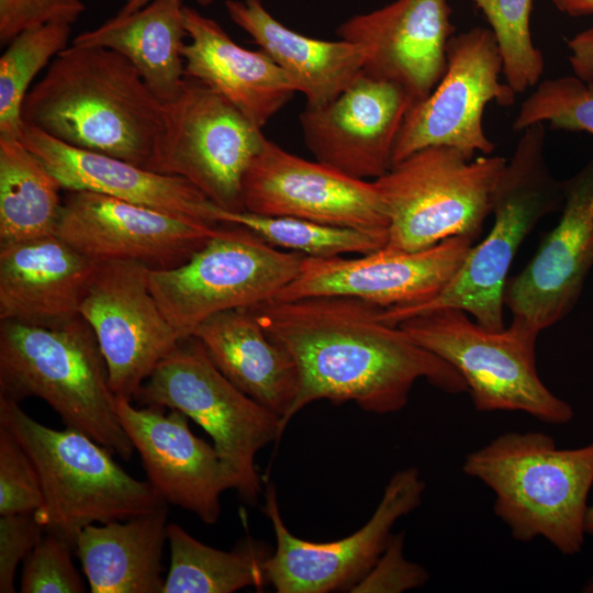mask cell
I'll list each match as a JSON object with an SVG mask.
<instances>
[{"label": "cell", "instance_id": "cell-1", "mask_svg": "<svg viewBox=\"0 0 593 593\" xmlns=\"http://www.w3.org/2000/svg\"><path fill=\"white\" fill-rule=\"evenodd\" d=\"M251 310L299 372V392L281 422L282 434L302 409L318 400L354 402L368 413L390 414L406 406L419 379L449 394L468 392L449 362L383 321L381 307L360 299L269 300Z\"/></svg>", "mask_w": 593, "mask_h": 593}, {"label": "cell", "instance_id": "cell-2", "mask_svg": "<svg viewBox=\"0 0 593 593\" xmlns=\"http://www.w3.org/2000/svg\"><path fill=\"white\" fill-rule=\"evenodd\" d=\"M21 116L70 146L150 170L166 107L122 54L71 45L30 89Z\"/></svg>", "mask_w": 593, "mask_h": 593}, {"label": "cell", "instance_id": "cell-3", "mask_svg": "<svg viewBox=\"0 0 593 593\" xmlns=\"http://www.w3.org/2000/svg\"><path fill=\"white\" fill-rule=\"evenodd\" d=\"M0 398L42 399L66 427L124 460L133 455L104 357L81 316L56 326L0 321Z\"/></svg>", "mask_w": 593, "mask_h": 593}, {"label": "cell", "instance_id": "cell-4", "mask_svg": "<svg viewBox=\"0 0 593 593\" xmlns=\"http://www.w3.org/2000/svg\"><path fill=\"white\" fill-rule=\"evenodd\" d=\"M462 470L494 492V513L516 540L542 537L562 555L581 551L593 441L559 449L544 433L508 432L467 455Z\"/></svg>", "mask_w": 593, "mask_h": 593}, {"label": "cell", "instance_id": "cell-5", "mask_svg": "<svg viewBox=\"0 0 593 593\" xmlns=\"http://www.w3.org/2000/svg\"><path fill=\"white\" fill-rule=\"evenodd\" d=\"M545 141L544 123L523 131L493 191V225L482 242L472 245L446 287L425 303L381 309L383 321L399 325L432 311L458 309L486 328L505 327L504 290L513 259L536 225L563 205V180L550 171Z\"/></svg>", "mask_w": 593, "mask_h": 593}, {"label": "cell", "instance_id": "cell-6", "mask_svg": "<svg viewBox=\"0 0 593 593\" xmlns=\"http://www.w3.org/2000/svg\"><path fill=\"white\" fill-rule=\"evenodd\" d=\"M0 426L18 439L38 473L44 502L34 512L36 518L46 533L74 549L86 526L130 519L166 503L149 481L130 475L110 450L85 433L47 427L4 398Z\"/></svg>", "mask_w": 593, "mask_h": 593}, {"label": "cell", "instance_id": "cell-7", "mask_svg": "<svg viewBox=\"0 0 593 593\" xmlns=\"http://www.w3.org/2000/svg\"><path fill=\"white\" fill-rule=\"evenodd\" d=\"M399 326L419 346L449 362L463 378L479 412H524L548 424H567L572 406L540 380L536 365L539 333L512 320L490 329L467 312L441 309Z\"/></svg>", "mask_w": 593, "mask_h": 593}, {"label": "cell", "instance_id": "cell-8", "mask_svg": "<svg viewBox=\"0 0 593 593\" xmlns=\"http://www.w3.org/2000/svg\"><path fill=\"white\" fill-rule=\"evenodd\" d=\"M502 156L468 158L448 146L419 149L374 181L389 215L384 248L417 251L447 238L473 242L491 214Z\"/></svg>", "mask_w": 593, "mask_h": 593}, {"label": "cell", "instance_id": "cell-9", "mask_svg": "<svg viewBox=\"0 0 593 593\" xmlns=\"http://www.w3.org/2000/svg\"><path fill=\"white\" fill-rule=\"evenodd\" d=\"M134 400L182 412L209 434L232 489L249 505L259 500L257 452L282 436L280 417L236 388L194 336L182 338L155 367Z\"/></svg>", "mask_w": 593, "mask_h": 593}, {"label": "cell", "instance_id": "cell-10", "mask_svg": "<svg viewBox=\"0 0 593 593\" xmlns=\"http://www.w3.org/2000/svg\"><path fill=\"white\" fill-rule=\"evenodd\" d=\"M232 226L220 227L183 264L149 269V289L183 338L217 313L273 299L300 270L304 255L283 251L243 226Z\"/></svg>", "mask_w": 593, "mask_h": 593}, {"label": "cell", "instance_id": "cell-11", "mask_svg": "<svg viewBox=\"0 0 593 593\" xmlns=\"http://www.w3.org/2000/svg\"><path fill=\"white\" fill-rule=\"evenodd\" d=\"M165 107V131L150 170L184 178L225 211H244L243 180L267 138L261 128L188 76Z\"/></svg>", "mask_w": 593, "mask_h": 593}, {"label": "cell", "instance_id": "cell-12", "mask_svg": "<svg viewBox=\"0 0 593 593\" xmlns=\"http://www.w3.org/2000/svg\"><path fill=\"white\" fill-rule=\"evenodd\" d=\"M503 59L491 29L474 26L454 34L446 69L434 90L411 105L393 150V165L430 146H448L468 158L492 155L483 114L488 103L510 107L516 93L501 82ZM392 165V166H393Z\"/></svg>", "mask_w": 593, "mask_h": 593}, {"label": "cell", "instance_id": "cell-13", "mask_svg": "<svg viewBox=\"0 0 593 593\" xmlns=\"http://www.w3.org/2000/svg\"><path fill=\"white\" fill-rule=\"evenodd\" d=\"M425 488L416 468L396 472L361 528L342 539L316 542L291 534L282 519L276 489L267 482L262 512L276 538V549L266 561L268 583L278 593L349 591L378 560L396 521L421 505Z\"/></svg>", "mask_w": 593, "mask_h": 593}, {"label": "cell", "instance_id": "cell-14", "mask_svg": "<svg viewBox=\"0 0 593 593\" xmlns=\"http://www.w3.org/2000/svg\"><path fill=\"white\" fill-rule=\"evenodd\" d=\"M149 269L135 260L98 262L80 305V316L104 357L113 393L131 401L183 338L149 289Z\"/></svg>", "mask_w": 593, "mask_h": 593}, {"label": "cell", "instance_id": "cell-15", "mask_svg": "<svg viewBox=\"0 0 593 593\" xmlns=\"http://www.w3.org/2000/svg\"><path fill=\"white\" fill-rule=\"evenodd\" d=\"M244 211L388 234L389 215L373 180L307 160L266 138L242 186Z\"/></svg>", "mask_w": 593, "mask_h": 593}, {"label": "cell", "instance_id": "cell-16", "mask_svg": "<svg viewBox=\"0 0 593 593\" xmlns=\"http://www.w3.org/2000/svg\"><path fill=\"white\" fill-rule=\"evenodd\" d=\"M221 225L97 192L67 191L56 235L96 262L135 260L168 269L187 261Z\"/></svg>", "mask_w": 593, "mask_h": 593}, {"label": "cell", "instance_id": "cell-17", "mask_svg": "<svg viewBox=\"0 0 593 593\" xmlns=\"http://www.w3.org/2000/svg\"><path fill=\"white\" fill-rule=\"evenodd\" d=\"M473 244L456 236L417 251L383 247L357 258L304 257L294 279L271 300L340 295L381 309L418 305L446 287Z\"/></svg>", "mask_w": 593, "mask_h": 593}, {"label": "cell", "instance_id": "cell-18", "mask_svg": "<svg viewBox=\"0 0 593 593\" xmlns=\"http://www.w3.org/2000/svg\"><path fill=\"white\" fill-rule=\"evenodd\" d=\"M528 264L507 279L504 306L539 334L574 309L593 269V157L563 180V205Z\"/></svg>", "mask_w": 593, "mask_h": 593}, {"label": "cell", "instance_id": "cell-19", "mask_svg": "<svg viewBox=\"0 0 593 593\" xmlns=\"http://www.w3.org/2000/svg\"><path fill=\"white\" fill-rule=\"evenodd\" d=\"M413 104L400 85L361 71L333 101L300 114L315 160L348 176L376 180L393 165V150Z\"/></svg>", "mask_w": 593, "mask_h": 593}, {"label": "cell", "instance_id": "cell-20", "mask_svg": "<svg viewBox=\"0 0 593 593\" xmlns=\"http://www.w3.org/2000/svg\"><path fill=\"white\" fill-rule=\"evenodd\" d=\"M448 0H394L356 14L336 30L365 51L362 71L403 87L413 103L424 100L446 69V48L456 26Z\"/></svg>", "mask_w": 593, "mask_h": 593}, {"label": "cell", "instance_id": "cell-21", "mask_svg": "<svg viewBox=\"0 0 593 593\" xmlns=\"http://www.w3.org/2000/svg\"><path fill=\"white\" fill-rule=\"evenodd\" d=\"M116 407L148 481L161 499L205 524H215L221 495L232 485L214 446L197 437L188 416L178 410L165 414L160 406L137 409L124 398H118Z\"/></svg>", "mask_w": 593, "mask_h": 593}, {"label": "cell", "instance_id": "cell-22", "mask_svg": "<svg viewBox=\"0 0 593 593\" xmlns=\"http://www.w3.org/2000/svg\"><path fill=\"white\" fill-rule=\"evenodd\" d=\"M18 138L66 191H91L172 215L220 225L223 210L182 177L70 146L23 122Z\"/></svg>", "mask_w": 593, "mask_h": 593}, {"label": "cell", "instance_id": "cell-23", "mask_svg": "<svg viewBox=\"0 0 593 593\" xmlns=\"http://www.w3.org/2000/svg\"><path fill=\"white\" fill-rule=\"evenodd\" d=\"M97 266L56 234L0 246V321L56 326L80 316Z\"/></svg>", "mask_w": 593, "mask_h": 593}, {"label": "cell", "instance_id": "cell-24", "mask_svg": "<svg viewBox=\"0 0 593 593\" xmlns=\"http://www.w3.org/2000/svg\"><path fill=\"white\" fill-rule=\"evenodd\" d=\"M190 38L182 47L184 74L206 85L261 128L295 93L279 66L262 51L235 43L214 20L184 5Z\"/></svg>", "mask_w": 593, "mask_h": 593}, {"label": "cell", "instance_id": "cell-25", "mask_svg": "<svg viewBox=\"0 0 593 593\" xmlns=\"http://www.w3.org/2000/svg\"><path fill=\"white\" fill-rule=\"evenodd\" d=\"M231 20L244 30L283 71L306 107L336 99L362 71L365 51L338 38L325 41L302 35L275 19L261 0H226Z\"/></svg>", "mask_w": 593, "mask_h": 593}, {"label": "cell", "instance_id": "cell-26", "mask_svg": "<svg viewBox=\"0 0 593 593\" xmlns=\"http://www.w3.org/2000/svg\"><path fill=\"white\" fill-rule=\"evenodd\" d=\"M192 336L236 388L282 422L299 392L298 368L291 355L266 333L251 309L217 313L202 322Z\"/></svg>", "mask_w": 593, "mask_h": 593}, {"label": "cell", "instance_id": "cell-27", "mask_svg": "<svg viewBox=\"0 0 593 593\" xmlns=\"http://www.w3.org/2000/svg\"><path fill=\"white\" fill-rule=\"evenodd\" d=\"M167 503L125 521L86 526L75 540L92 593H163Z\"/></svg>", "mask_w": 593, "mask_h": 593}, {"label": "cell", "instance_id": "cell-28", "mask_svg": "<svg viewBox=\"0 0 593 593\" xmlns=\"http://www.w3.org/2000/svg\"><path fill=\"white\" fill-rule=\"evenodd\" d=\"M181 0H153L144 8L115 15L100 26L78 34L75 46L113 49L139 71L164 104L179 94L186 78L182 47L188 36Z\"/></svg>", "mask_w": 593, "mask_h": 593}, {"label": "cell", "instance_id": "cell-29", "mask_svg": "<svg viewBox=\"0 0 593 593\" xmlns=\"http://www.w3.org/2000/svg\"><path fill=\"white\" fill-rule=\"evenodd\" d=\"M61 189L19 138L0 137V246L56 234Z\"/></svg>", "mask_w": 593, "mask_h": 593}, {"label": "cell", "instance_id": "cell-30", "mask_svg": "<svg viewBox=\"0 0 593 593\" xmlns=\"http://www.w3.org/2000/svg\"><path fill=\"white\" fill-rule=\"evenodd\" d=\"M170 567L163 593H233L268 584L266 561L272 550L251 538L223 551L192 537L180 525L167 527Z\"/></svg>", "mask_w": 593, "mask_h": 593}, {"label": "cell", "instance_id": "cell-31", "mask_svg": "<svg viewBox=\"0 0 593 593\" xmlns=\"http://www.w3.org/2000/svg\"><path fill=\"white\" fill-rule=\"evenodd\" d=\"M219 221L224 225L243 226L273 247L314 258H329L347 253L365 255L383 248L388 242V234L384 233L246 211L222 210Z\"/></svg>", "mask_w": 593, "mask_h": 593}, {"label": "cell", "instance_id": "cell-32", "mask_svg": "<svg viewBox=\"0 0 593 593\" xmlns=\"http://www.w3.org/2000/svg\"><path fill=\"white\" fill-rule=\"evenodd\" d=\"M68 23L51 22L18 34L0 58V137L18 138L21 111L35 76L67 48Z\"/></svg>", "mask_w": 593, "mask_h": 593}, {"label": "cell", "instance_id": "cell-33", "mask_svg": "<svg viewBox=\"0 0 593 593\" xmlns=\"http://www.w3.org/2000/svg\"><path fill=\"white\" fill-rule=\"evenodd\" d=\"M485 16L503 59L505 82L518 94L538 85L545 57L530 33L533 0H472Z\"/></svg>", "mask_w": 593, "mask_h": 593}, {"label": "cell", "instance_id": "cell-34", "mask_svg": "<svg viewBox=\"0 0 593 593\" xmlns=\"http://www.w3.org/2000/svg\"><path fill=\"white\" fill-rule=\"evenodd\" d=\"M544 122L552 130L593 135V81L574 75L541 81L521 104L512 127L523 132Z\"/></svg>", "mask_w": 593, "mask_h": 593}, {"label": "cell", "instance_id": "cell-35", "mask_svg": "<svg viewBox=\"0 0 593 593\" xmlns=\"http://www.w3.org/2000/svg\"><path fill=\"white\" fill-rule=\"evenodd\" d=\"M74 546L46 533L25 558L20 581L22 593H82L83 581L74 566Z\"/></svg>", "mask_w": 593, "mask_h": 593}, {"label": "cell", "instance_id": "cell-36", "mask_svg": "<svg viewBox=\"0 0 593 593\" xmlns=\"http://www.w3.org/2000/svg\"><path fill=\"white\" fill-rule=\"evenodd\" d=\"M43 502L33 461L18 439L0 426V515L36 512Z\"/></svg>", "mask_w": 593, "mask_h": 593}, {"label": "cell", "instance_id": "cell-37", "mask_svg": "<svg viewBox=\"0 0 593 593\" xmlns=\"http://www.w3.org/2000/svg\"><path fill=\"white\" fill-rule=\"evenodd\" d=\"M404 535L391 536L371 569L349 590L351 593H400L423 586L429 573L404 557Z\"/></svg>", "mask_w": 593, "mask_h": 593}, {"label": "cell", "instance_id": "cell-38", "mask_svg": "<svg viewBox=\"0 0 593 593\" xmlns=\"http://www.w3.org/2000/svg\"><path fill=\"white\" fill-rule=\"evenodd\" d=\"M85 10L81 0H0V43L9 44L24 30L45 23L71 25Z\"/></svg>", "mask_w": 593, "mask_h": 593}, {"label": "cell", "instance_id": "cell-39", "mask_svg": "<svg viewBox=\"0 0 593 593\" xmlns=\"http://www.w3.org/2000/svg\"><path fill=\"white\" fill-rule=\"evenodd\" d=\"M46 530L35 513L0 515V592L14 593L19 563L42 540Z\"/></svg>", "mask_w": 593, "mask_h": 593}, {"label": "cell", "instance_id": "cell-40", "mask_svg": "<svg viewBox=\"0 0 593 593\" xmlns=\"http://www.w3.org/2000/svg\"><path fill=\"white\" fill-rule=\"evenodd\" d=\"M555 8L569 16H585L593 14V0H551ZM572 51L569 61L574 76L593 81V29L578 33L566 40Z\"/></svg>", "mask_w": 593, "mask_h": 593}, {"label": "cell", "instance_id": "cell-41", "mask_svg": "<svg viewBox=\"0 0 593 593\" xmlns=\"http://www.w3.org/2000/svg\"><path fill=\"white\" fill-rule=\"evenodd\" d=\"M150 1H153V0H125L123 7L119 10V12L116 14L118 15H126V14L133 13V12L144 8Z\"/></svg>", "mask_w": 593, "mask_h": 593}, {"label": "cell", "instance_id": "cell-42", "mask_svg": "<svg viewBox=\"0 0 593 593\" xmlns=\"http://www.w3.org/2000/svg\"><path fill=\"white\" fill-rule=\"evenodd\" d=\"M585 534L593 536V504L588 506L585 522H584Z\"/></svg>", "mask_w": 593, "mask_h": 593}, {"label": "cell", "instance_id": "cell-43", "mask_svg": "<svg viewBox=\"0 0 593 593\" xmlns=\"http://www.w3.org/2000/svg\"><path fill=\"white\" fill-rule=\"evenodd\" d=\"M584 592L593 593V578L589 581V583L584 586Z\"/></svg>", "mask_w": 593, "mask_h": 593}, {"label": "cell", "instance_id": "cell-44", "mask_svg": "<svg viewBox=\"0 0 593 593\" xmlns=\"http://www.w3.org/2000/svg\"><path fill=\"white\" fill-rule=\"evenodd\" d=\"M215 0H197V2L202 7H208L212 4Z\"/></svg>", "mask_w": 593, "mask_h": 593}]
</instances>
